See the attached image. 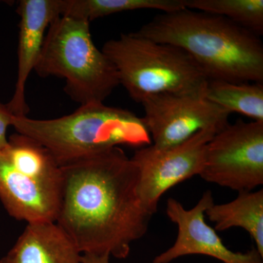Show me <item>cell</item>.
<instances>
[{
  "mask_svg": "<svg viewBox=\"0 0 263 263\" xmlns=\"http://www.w3.org/2000/svg\"><path fill=\"white\" fill-rule=\"evenodd\" d=\"M61 168L57 224L81 254L125 259L132 243L146 234L153 216L140 198L136 164L114 147Z\"/></svg>",
  "mask_w": 263,
  "mask_h": 263,
  "instance_id": "1",
  "label": "cell"
},
{
  "mask_svg": "<svg viewBox=\"0 0 263 263\" xmlns=\"http://www.w3.org/2000/svg\"><path fill=\"white\" fill-rule=\"evenodd\" d=\"M134 32L186 51L209 81L263 83L260 37L221 15L188 8L162 13Z\"/></svg>",
  "mask_w": 263,
  "mask_h": 263,
  "instance_id": "2",
  "label": "cell"
},
{
  "mask_svg": "<svg viewBox=\"0 0 263 263\" xmlns=\"http://www.w3.org/2000/svg\"><path fill=\"white\" fill-rule=\"evenodd\" d=\"M12 127L47 148L61 167L114 147L152 144L143 118L104 103L80 105L57 119L13 117Z\"/></svg>",
  "mask_w": 263,
  "mask_h": 263,
  "instance_id": "3",
  "label": "cell"
},
{
  "mask_svg": "<svg viewBox=\"0 0 263 263\" xmlns=\"http://www.w3.org/2000/svg\"><path fill=\"white\" fill-rule=\"evenodd\" d=\"M102 51L137 103L162 94L205 95L209 79L180 48L130 32L107 41Z\"/></svg>",
  "mask_w": 263,
  "mask_h": 263,
  "instance_id": "4",
  "label": "cell"
},
{
  "mask_svg": "<svg viewBox=\"0 0 263 263\" xmlns=\"http://www.w3.org/2000/svg\"><path fill=\"white\" fill-rule=\"evenodd\" d=\"M34 71L65 79L64 91L80 105L103 103L120 85L113 63L93 42L89 22L69 15L50 24Z\"/></svg>",
  "mask_w": 263,
  "mask_h": 263,
  "instance_id": "5",
  "label": "cell"
},
{
  "mask_svg": "<svg viewBox=\"0 0 263 263\" xmlns=\"http://www.w3.org/2000/svg\"><path fill=\"white\" fill-rule=\"evenodd\" d=\"M62 193V168L47 148L20 133L0 152V201L16 220L56 222Z\"/></svg>",
  "mask_w": 263,
  "mask_h": 263,
  "instance_id": "6",
  "label": "cell"
},
{
  "mask_svg": "<svg viewBox=\"0 0 263 263\" xmlns=\"http://www.w3.org/2000/svg\"><path fill=\"white\" fill-rule=\"evenodd\" d=\"M200 177L235 191L263 184V122L238 119L216 133L207 145Z\"/></svg>",
  "mask_w": 263,
  "mask_h": 263,
  "instance_id": "7",
  "label": "cell"
},
{
  "mask_svg": "<svg viewBox=\"0 0 263 263\" xmlns=\"http://www.w3.org/2000/svg\"><path fill=\"white\" fill-rule=\"evenodd\" d=\"M218 132L203 129L176 146L157 148L152 144L136 151L131 160L139 171L138 194L152 215L157 212L161 197L170 189L200 176L208 143Z\"/></svg>",
  "mask_w": 263,
  "mask_h": 263,
  "instance_id": "8",
  "label": "cell"
},
{
  "mask_svg": "<svg viewBox=\"0 0 263 263\" xmlns=\"http://www.w3.org/2000/svg\"><path fill=\"white\" fill-rule=\"evenodd\" d=\"M141 104L143 122L157 148L176 146L203 129L220 131L229 124V112L204 95H155Z\"/></svg>",
  "mask_w": 263,
  "mask_h": 263,
  "instance_id": "9",
  "label": "cell"
},
{
  "mask_svg": "<svg viewBox=\"0 0 263 263\" xmlns=\"http://www.w3.org/2000/svg\"><path fill=\"white\" fill-rule=\"evenodd\" d=\"M214 203L210 190L203 193L196 205L186 209L174 198H169L166 214L178 228L174 245L159 254L152 263H170L183 256L200 254L223 263H263V257L256 248L246 252H235L224 245L214 228L205 223L208 208Z\"/></svg>",
  "mask_w": 263,
  "mask_h": 263,
  "instance_id": "10",
  "label": "cell"
},
{
  "mask_svg": "<svg viewBox=\"0 0 263 263\" xmlns=\"http://www.w3.org/2000/svg\"><path fill=\"white\" fill-rule=\"evenodd\" d=\"M17 13L20 17L18 72L14 93L6 105L14 117H26L29 111L27 81L37 65L50 24L61 15V0H21Z\"/></svg>",
  "mask_w": 263,
  "mask_h": 263,
  "instance_id": "11",
  "label": "cell"
},
{
  "mask_svg": "<svg viewBox=\"0 0 263 263\" xmlns=\"http://www.w3.org/2000/svg\"><path fill=\"white\" fill-rule=\"evenodd\" d=\"M82 254L56 222L29 223L4 263H81Z\"/></svg>",
  "mask_w": 263,
  "mask_h": 263,
  "instance_id": "12",
  "label": "cell"
},
{
  "mask_svg": "<svg viewBox=\"0 0 263 263\" xmlns=\"http://www.w3.org/2000/svg\"><path fill=\"white\" fill-rule=\"evenodd\" d=\"M205 214L215 223V230L233 228L245 230L255 242L256 249L263 257V190L238 193L235 200L223 204L214 203Z\"/></svg>",
  "mask_w": 263,
  "mask_h": 263,
  "instance_id": "13",
  "label": "cell"
},
{
  "mask_svg": "<svg viewBox=\"0 0 263 263\" xmlns=\"http://www.w3.org/2000/svg\"><path fill=\"white\" fill-rule=\"evenodd\" d=\"M186 0H61V15L91 22L108 15L138 10L171 13L186 9Z\"/></svg>",
  "mask_w": 263,
  "mask_h": 263,
  "instance_id": "14",
  "label": "cell"
},
{
  "mask_svg": "<svg viewBox=\"0 0 263 263\" xmlns=\"http://www.w3.org/2000/svg\"><path fill=\"white\" fill-rule=\"evenodd\" d=\"M205 98L227 111L263 122V83L209 81Z\"/></svg>",
  "mask_w": 263,
  "mask_h": 263,
  "instance_id": "15",
  "label": "cell"
},
{
  "mask_svg": "<svg viewBox=\"0 0 263 263\" xmlns=\"http://www.w3.org/2000/svg\"><path fill=\"white\" fill-rule=\"evenodd\" d=\"M186 6L221 15L259 37L263 34V0H186Z\"/></svg>",
  "mask_w": 263,
  "mask_h": 263,
  "instance_id": "16",
  "label": "cell"
},
{
  "mask_svg": "<svg viewBox=\"0 0 263 263\" xmlns=\"http://www.w3.org/2000/svg\"><path fill=\"white\" fill-rule=\"evenodd\" d=\"M13 117L14 116L10 111L6 104L0 102V152L8 144L7 132L8 127L12 126Z\"/></svg>",
  "mask_w": 263,
  "mask_h": 263,
  "instance_id": "17",
  "label": "cell"
},
{
  "mask_svg": "<svg viewBox=\"0 0 263 263\" xmlns=\"http://www.w3.org/2000/svg\"><path fill=\"white\" fill-rule=\"evenodd\" d=\"M110 254H83L81 263H110Z\"/></svg>",
  "mask_w": 263,
  "mask_h": 263,
  "instance_id": "18",
  "label": "cell"
},
{
  "mask_svg": "<svg viewBox=\"0 0 263 263\" xmlns=\"http://www.w3.org/2000/svg\"><path fill=\"white\" fill-rule=\"evenodd\" d=\"M0 263H4V262H3V259H1V260H0Z\"/></svg>",
  "mask_w": 263,
  "mask_h": 263,
  "instance_id": "19",
  "label": "cell"
}]
</instances>
